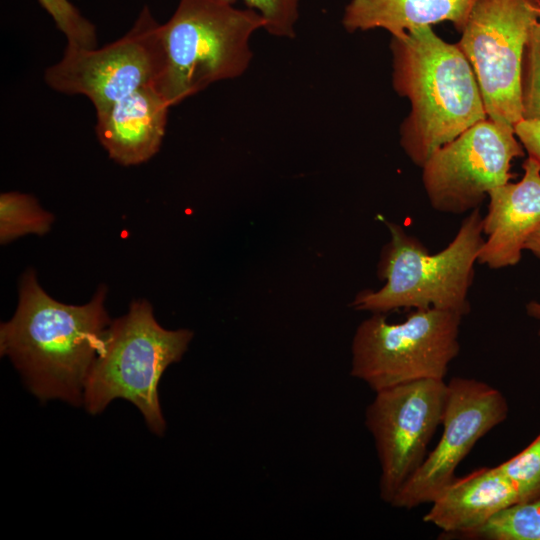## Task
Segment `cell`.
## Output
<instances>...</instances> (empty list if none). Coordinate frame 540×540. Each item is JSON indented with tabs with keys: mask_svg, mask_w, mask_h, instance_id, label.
<instances>
[{
	"mask_svg": "<svg viewBox=\"0 0 540 540\" xmlns=\"http://www.w3.org/2000/svg\"><path fill=\"white\" fill-rule=\"evenodd\" d=\"M105 295L101 286L87 304L68 305L50 297L33 270L22 275L17 309L0 326V354L38 400L83 405L86 379L112 322Z\"/></svg>",
	"mask_w": 540,
	"mask_h": 540,
	"instance_id": "6da1fadb",
	"label": "cell"
},
{
	"mask_svg": "<svg viewBox=\"0 0 540 540\" xmlns=\"http://www.w3.org/2000/svg\"><path fill=\"white\" fill-rule=\"evenodd\" d=\"M392 83L411 111L400 126V144L422 167L429 156L487 117L475 73L457 44L431 26L392 37Z\"/></svg>",
	"mask_w": 540,
	"mask_h": 540,
	"instance_id": "7a4b0ae2",
	"label": "cell"
},
{
	"mask_svg": "<svg viewBox=\"0 0 540 540\" xmlns=\"http://www.w3.org/2000/svg\"><path fill=\"white\" fill-rule=\"evenodd\" d=\"M230 0H179L161 26L164 61L156 88L177 105L211 84L241 76L253 53L250 40L266 22Z\"/></svg>",
	"mask_w": 540,
	"mask_h": 540,
	"instance_id": "3957f363",
	"label": "cell"
},
{
	"mask_svg": "<svg viewBox=\"0 0 540 540\" xmlns=\"http://www.w3.org/2000/svg\"><path fill=\"white\" fill-rule=\"evenodd\" d=\"M384 222L390 240L382 248L378 276L385 284L376 291L359 292L351 306L382 314L399 308L468 313L474 265L484 242L479 208L470 211L452 241L434 254L400 225Z\"/></svg>",
	"mask_w": 540,
	"mask_h": 540,
	"instance_id": "277c9868",
	"label": "cell"
},
{
	"mask_svg": "<svg viewBox=\"0 0 540 540\" xmlns=\"http://www.w3.org/2000/svg\"><path fill=\"white\" fill-rule=\"evenodd\" d=\"M192 338L188 329L163 328L149 302H132L129 311L108 328L104 347L85 382V410L97 415L113 400L124 399L141 412L150 432L163 436L166 420L159 382L168 366L181 360Z\"/></svg>",
	"mask_w": 540,
	"mask_h": 540,
	"instance_id": "5b68a950",
	"label": "cell"
},
{
	"mask_svg": "<svg viewBox=\"0 0 540 540\" xmlns=\"http://www.w3.org/2000/svg\"><path fill=\"white\" fill-rule=\"evenodd\" d=\"M463 316L422 308L400 323H390L382 313H373L354 334L351 375L374 392L419 380H444L460 350Z\"/></svg>",
	"mask_w": 540,
	"mask_h": 540,
	"instance_id": "8992f818",
	"label": "cell"
},
{
	"mask_svg": "<svg viewBox=\"0 0 540 540\" xmlns=\"http://www.w3.org/2000/svg\"><path fill=\"white\" fill-rule=\"evenodd\" d=\"M540 0H475L457 43L478 82L487 117L515 126L522 118L525 46Z\"/></svg>",
	"mask_w": 540,
	"mask_h": 540,
	"instance_id": "52a82bcc",
	"label": "cell"
},
{
	"mask_svg": "<svg viewBox=\"0 0 540 540\" xmlns=\"http://www.w3.org/2000/svg\"><path fill=\"white\" fill-rule=\"evenodd\" d=\"M161 26L144 6L116 41L92 49L66 46L44 80L57 92L86 96L101 112L141 87L156 86L164 61Z\"/></svg>",
	"mask_w": 540,
	"mask_h": 540,
	"instance_id": "ba28073f",
	"label": "cell"
},
{
	"mask_svg": "<svg viewBox=\"0 0 540 540\" xmlns=\"http://www.w3.org/2000/svg\"><path fill=\"white\" fill-rule=\"evenodd\" d=\"M522 156L513 126L489 118L477 122L434 151L421 167L431 206L450 214L479 208L489 191L509 182L512 161Z\"/></svg>",
	"mask_w": 540,
	"mask_h": 540,
	"instance_id": "9c48e42d",
	"label": "cell"
},
{
	"mask_svg": "<svg viewBox=\"0 0 540 540\" xmlns=\"http://www.w3.org/2000/svg\"><path fill=\"white\" fill-rule=\"evenodd\" d=\"M446 396L445 380H419L376 391L366 408L365 425L380 465V497L386 503L391 505L424 461Z\"/></svg>",
	"mask_w": 540,
	"mask_h": 540,
	"instance_id": "30bf717a",
	"label": "cell"
},
{
	"mask_svg": "<svg viewBox=\"0 0 540 540\" xmlns=\"http://www.w3.org/2000/svg\"><path fill=\"white\" fill-rule=\"evenodd\" d=\"M508 410L503 394L487 383L464 377L447 382L440 440L391 506L411 509L431 503L455 478L458 465L474 445L507 418Z\"/></svg>",
	"mask_w": 540,
	"mask_h": 540,
	"instance_id": "8fae6325",
	"label": "cell"
},
{
	"mask_svg": "<svg viewBox=\"0 0 540 540\" xmlns=\"http://www.w3.org/2000/svg\"><path fill=\"white\" fill-rule=\"evenodd\" d=\"M524 174L489 191V206L483 217V235L477 262L491 269L516 265L530 235L540 225V164L529 157Z\"/></svg>",
	"mask_w": 540,
	"mask_h": 540,
	"instance_id": "7c38bea8",
	"label": "cell"
},
{
	"mask_svg": "<svg viewBox=\"0 0 540 540\" xmlns=\"http://www.w3.org/2000/svg\"><path fill=\"white\" fill-rule=\"evenodd\" d=\"M170 107L156 86L141 87L96 113L98 140L121 165L146 162L161 146Z\"/></svg>",
	"mask_w": 540,
	"mask_h": 540,
	"instance_id": "4fadbf2b",
	"label": "cell"
},
{
	"mask_svg": "<svg viewBox=\"0 0 540 540\" xmlns=\"http://www.w3.org/2000/svg\"><path fill=\"white\" fill-rule=\"evenodd\" d=\"M506 475L495 467L455 477L431 502L423 520L449 535L468 538L502 509L519 502Z\"/></svg>",
	"mask_w": 540,
	"mask_h": 540,
	"instance_id": "5bb4252c",
	"label": "cell"
},
{
	"mask_svg": "<svg viewBox=\"0 0 540 540\" xmlns=\"http://www.w3.org/2000/svg\"><path fill=\"white\" fill-rule=\"evenodd\" d=\"M475 0H350L342 25L348 32L384 29L400 37L420 26L451 22L462 31Z\"/></svg>",
	"mask_w": 540,
	"mask_h": 540,
	"instance_id": "9a60e30c",
	"label": "cell"
},
{
	"mask_svg": "<svg viewBox=\"0 0 540 540\" xmlns=\"http://www.w3.org/2000/svg\"><path fill=\"white\" fill-rule=\"evenodd\" d=\"M53 223V215L27 194L5 192L0 195V242L6 244L26 234L43 235Z\"/></svg>",
	"mask_w": 540,
	"mask_h": 540,
	"instance_id": "2e32d148",
	"label": "cell"
},
{
	"mask_svg": "<svg viewBox=\"0 0 540 540\" xmlns=\"http://www.w3.org/2000/svg\"><path fill=\"white\" fill-rule=\"evenodd\" d=\"M468 538L540 540V497L502 509Z\"/></svg>",
	"mask_w": 540,
	"mask_h": 540,
	"instance_id": "e0dca14e",
	"label": "cell"
},
{
	"mask_svg": "<svg viewBox=\"0 0 540 540\" xmlns=\"http://www.w3.org/2000/svg\"><path fill=\"white\" fill-rule=\"evenodd\" d=\"M67 39V46L97 47L95 25L84 17L69 0H37Z\"/></svg>",
	"mask_w": 540,
	"mask_h": 540,
	"instance_id": "ac0fdd59",
	"label": "cell"
},
{
	"mask_svg": "<svg viewBox=\"0 0 540 540\" xmlns=\"http://www.w3.org/2000/svg\"><path fill=\"white\" fill-rule=\"evenodd\" d=\"M497 466L516 487L520 501L540 497V433L521 452Z\"/></svg>",
	"mask_w": 540,
	"mask_h": 540,
	"instance_id": "d6986e66",
	"label": "cell"
},
{
	"mask_svg": "<svg viewBox=\"0 0 540 540\" xmlns=\"http://www.w3.org/2000/svg\"><path fill=\"white\" fill-rule=\"evenodd\" d=\"M521 102L523 118L540 119V25H533L525 46L522 75Z\"/></svg>",
	"mask_w": 540,
	"mask_h": 540,
	"instance_id": "ffe728a7",
	"label": "cell"
},
{
	"mask_svg": "<svg viewBox=\"0 0 540 540\" xmlns=\"http://www.w3.org/2000/svg\"><path fill=\"white\" fill-rule=\"evenodd\" d=\"M234 2L235 0H230ZM265 20V31L274 37L294 38L301 0H242Z\"/></svg>",
	"mask_w": 540,
	"mask_h": 540,
	"instance_id": "44dd1931",
	"label": "cell"
},
{
	"mask_svg": "<svg viewBox=\"0 0 540 540\" xmlns=\"http://www.w3.org/2000/svg\"><path fill=\"white\" fill-rule=\"evenodd\" d=\"M514 131L528 156L540 164V119L522 118Z\"/></svg>",
	"mask_w": 540,
	"mask_h": 540,
	"instance_id": "7402d4cb",
	"label": "cell"
},
{
	"mask_svg": "<svg viewBox=\"0 0 540 540\" xmlns=\"http://www.w3.org/2000/svg\"><path fill=\"white\" fill-rule=\"evenodd\" d=\"M524 250H529L535 256L540 258V225L527 239Z\"/></svg>",
	"mask_w": 540,
	"mask_h": 540,
	"instance_id": "603a6c76",
	"label": "cell"
},
{
	"mask_svg": "<svg viewBox=\"0 0 540 540\" xmlns=\"http://www.w3.org/2000/svg\"><path fill=\"white\" fill-rule=\"evenodd\" d=\"M526 313L533 319L540 321V301H530L526 304ZM538 337L540 340V329L538 331Z\"/></svg>",
	"mask_w": 540,
	"mask_h": 540,
	"instance_id": "cb8c5ba5",
	"label": "cell"
},
{
	"mask_svg": "<svg viewBox=\"0 0 540 540\" xmlns=\"http://www.w3.org/2000/svg\"><path fill=\"white\" fill-rule=\"evenodd\" d=\"M538 23L540 25V8H539V13H538Z\"/></svg>",
	"mask_w": 540,
	"mask_h": 540,
	"instance_id": "d4e9b609",
	"label": "cell"
}]
</instances>
